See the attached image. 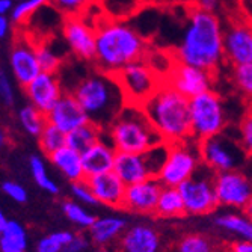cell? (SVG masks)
I'll use <instances>...</instances> for the list:
<instances>
[{
	"instance_id": "1",
	"label": "cell",
	"mask_w": 252,
	"mask_h": 252,
	"mask_svg": "<svg viewBox=\"0 0 252 252\" xmlns=\"http://www.w3.org/2000/svg\"><path fill=\"white\" fill-rule=\"evenodd\" d=\"M171 53L178 62L216 73L225 62L223 26L219 17L190 5L188 26Z\"/></svg>"
},
{
	"instance_id": "2",
	"label": "cell",
	"mask_w": 252,
	"mask_h": 252,
	"mask_svg": "<svg viewBox=\"0 0 252 252\" xmlns=\"http://www.w3.org/2000/svg\"><path fill=\"white\" fill-rule=\"evenodd\" d=\"M97 31V70L115 76L120 70L134 61L145 59L150 53L147 39L128 23L103 17L95 25Z\"/></svg>"
},
{
	"instance_id": "3",
	"label": "cell",
	"mask_w": 252,
	"mask_h": 252,
	"mask_svg": "<svg viewBox=\"0 0 252 252\" xmlns=\"http://www.w3.org/2000/svg\"><path fill=\"white\" fill-rule=\"evenodd\" d=\"M142 109L165 144H175L192 137L189 98L166 82L142 104Z\"/></svg>"
},
{
	"instance_id": "4",
	"label": "cell",
	"mask_w": 252,
	"mask_h": 252,
	"mask_svg": "<svg viewBox=\"0 0 252 252\" xmlns=\"http://www.w3.org/2000/svg\"><path fill=\"white\" fill-rule=\"evenodd\" d=\"M70 93L77 98L89 121L98 124L104 130L115 121L127 104L115 76L100 70L83 77Z\"/></svg>"
},
{
	"instance_id": "5",
	"label": "cell",
	"mask_w": 252,
	"mask_h": 252,
	"mask_svg": "<svg viewBox=\"0 0 252 252\" xmlns=\"http://www.w3.org/2000/svg\"><path fill=\"white\" fill-rule=\"evenodd\" d=\"M106 136L118 153H145L165 144L142 106L126 104L107 128Z\"/></svg>"
},
{
	"instance_id": "6",
	"label": "cell",
	"mask_w": 252,
	"mask_h": 252,
	"mask_svg": "<svg viewBox=\"0 0 252 252\" xmlns=\"http://www.w3.org/2000/svg\"><path fill=\"white\" fill-rule=\"evenodd\" d=\"M202 165L201 144L193 137L168 144L166 160L157 178L163 186L180 188L183 183L192 178Z\"/></svg>"
},
{
	"instance_id": "7",
	"label": "cell",
	"mask_w": 252,
	"mask_h": 252,
	"mask_svg": "<svg viewBox=\"0 0 252 252\" xmlns=\"http://www.w3.org/2000/svg\"><path fill=\"white\" fill-rule=\"evenodd\" d=\"M192 137L202 142L209 137L223 133L228 121L222 98L215 91H205L189 98Z\"/></svg>"
},
{
	"instance_id": "8",
	"label": "cell",
	"mask_w": 252,
	"mask_h": 252,
	"mask_svg": "<svg viewBox=\"0 0 252 252\" xmlns=\"http://www.w3.org/2000/svg\"><path fill=\"white\" fill-rule=\"evenodd\" d=\"M127 104L142 106L163 83V77L150 65L147 59L134 61L115 74Z\"/></svg>"
},
{
	"instance_id": "9",
	"label": "cell",
	"mask_w": 252,
	"mask_h": 252,
	"mask_svg": "<svg viewBox=\"0 0 252 252\" xmlns=\"http://www.w3.org/2000/svg\"><path fill=\"white\" fill-rule=\"evenodd\" d=\"M168 154V144H162L145 153H117L115 172L126 185H134L154 178L162 169Z\"/></svg>"
},
{
	"instance_id": "10",
	"label": "cell",
	"mask_w": 252,
	"mask_h": 252,
	"mask_svg": "<svg viewBox=\"0 0 252 252\" xmlns=\"http://www.w3.org/2000/svg\"><path fill=\"white\" fill-rule=\"evenodd\" d=\"M215 177L216 172L202 165L192 178L185 181L178 188L183 201H185L186 215L205 216L215 212V209L219 205L215 189Z\"/></svg>"
},
{
	"instance_id": "11",
	"label": "cell",
	"mask_w": 252,
	"mask_h": 252,
	"mask_svg": "<svg viewBox=\"0 0 252 252\" xmlns=\"http://www.w3.org/2000/svg\"><path fill=\"white\" fill-rule=\"evenodd\" d=\"M201 144L202 163L213 172H226L239 169L248 154L242 148L239 139L234 141L225 133L209 137Z\"/></svg>"
},
{
	"instance_id": "12",
	"label": "cell",
	"mask_w": 252,
	"mask_h": 252,
	"mask_svg": "<svg viewBox=\"0 0 252 252\" xmlns=\"http://www.w3.org/2000/svg\"><path fill=\"white\" fill-rule=\"evenodd\" d=\"M223 49L230 66L252 63V23L240 11L223 28Z\"/></svg>"
},
{
	"instance_id": "13",
	"label": "cell",
	"mask_w": 252,
	"mask_h": 252,
	"mask_svg": "<svg viewBox=\"0 0 252 252\" xmlns=\"http://www.w3.org/2000/svg\"><path fill=\"white\" fill-rule=\"evenodd\" d=\"M163 82L177 89L180 94L192 98L205 91H212L215 85V73L204 68L174 61L169 71L165 74Z\"/></svg>"
},
{
	"instance_id": "14",
	"label": "cell",
	"mask_w": 252,
	"mask_h": 252,
	"mask_svg": "<svg viewBox=\"0 0 252 252\" xmlns=\"http://www.w3.org/2000/svg\"><path fill=\"white\" fill-rule=\"evenodd\" d=\"M215 189L219 205L245 210L252 198V180L240 169L218 172L215 177Z\"/></svg>"
},
{
	"instance_id": "15",
	"label": "cell",
	"mask_w": 252,
	"mask_h": 252,
	"mask_svg": "<svg viewBox=\"0 0 252 252\" xmlns=\"http://www.w3.org/2000/svg\"><path fill=\"white\" fill-rule=\"evenodd\" d=\"M62 33L70 52L82 61H95L97 31L82 15L65 17Z\"/></svg>"
},
{
	"instance_id": "16",
	"label": "cell",
	"mask_w": 252,
	"mask_h": 252,
	"mask_svg": "<svg viewBox=\"0 0 252 252\" xmlns=\"http://www.w3.org/2000/svg\"><path fill=\"white\" fill-rule=\"evenodd\" d=\"M9 66L14 79L21 88L42 73L36 55V42L26 36L15 38L9 50Z\"/></svg>"
},
{
	"instance_id": "17",
	"label": "cell",
	"mask_w": 252,
	"mask_h": 252,
	"mask_svg": "<svg viewBox=\"0 0 252 252\" xmlns=\"http://www.w3.org/2000/svg\"><path fill=\"white\" fill-rule=\"evenodd\" d=\"M162 190L163 185L158 181L157 177L128 185L121 209L137 215H154Z\"/></svg>"
},
{
	"instance_id": "18",
	"label": "cell",
	"mask_w": 252,
	"mask_h": 252,
	"mask_svg": "<svg viewBox=\"0 0 252 252\" xmlns=\"http://www.w3.org/2000/svg\"><path fill=\"white\" fill-rule=\"evenodd\" d=\"M31 104L44 112L45 115L53 109L59 98L65 94L56 73H39L29 85L23 88Z\"/></svg>"
},
{
	"instance_id": "19",
	"label": "cell",
	"mask_w": 252,
	"mask_h": 252,
	"mask_svg": "<svg viewBox=\"0 0 252 252\" xmlns=\"http://www.w3.org/2000/svg\"><path fill=\"white\" fill-rule=\"evenodd\" d=\"M47 121L68 134L86 124L89 118L73 93L65 91V94L47 113Z\"/></svg>"
},
{
	"instance_id": "20",
	"label": "cell",
	"mask_w": 252,
	"mask_h": 252,
	"mask_svg": "<svg viewBox=\"0 0 252 252\" xmlns=\"http://www.w3.org/2000/svg\"><path fill=\"white\" fill-rule=\"evenodd\" d=\"M86 181L91 189H93L98 204L115 209L123 207L127 185L113 171L88 177Z\"/></svg>"
},
{
	"instance_id": "21",
	"label": "cell",
	"mask_w": 252,
	"mask_h": 252,
	"mask_svg": "<svg viewBox=\"0 0 252 252\" xmlns=\"http://www.w3.org/2000/svg\"><path fill=\"white\" fill-rule=\"evenodd\" d=\"M121 252H160L162 240L154 226L148 223H134L118 240Z\"/></svg>"
},
{
	"instance_id": "22",
	"label": "cell",
	"mask_w": 252,
	"mask_h": 252,
	"mask_svg": "<svg viewBox=\"0 0 252 252\" xmlns=\"http://www.w3.org/2000/svg\"><path fill=\"white\" fill-rule=\"evenodd\" d=\"M117 150L110 144L107 136H104L100 142H97L94 147H91L85 153H82L85 175L93 177L98 174H104L109 171H113L117 158Z\"/></svg>"
},
{
	"instance_id": "23",
	"label": "cell",
	"mask_w": 252,
	"mask_h": 252,
	"mask_svg": "<svg viewBox=\"0 0 252 252\" xmlns=\"http://www.w3.org/2000/svg\"><path fill=\"white\" fill-rule=\"evenodd\" d=\"M127 230V220L118 216H103L97 218L93 226L89 228V239L94 245L109 246L115 240H120L123 233Z\"/></svg>"
},
{
	"instance_id": "24",
	"label": "cell",
	"mask_w": 252,
	"mask_h": 252,
	"mask_svg": "<svg viewBox=\"0 0 252 252\" xmlns=\"http://www.w3.org/2000/svg\"><path fill=\"white\" fill-rule=\"evenodd\" d=\"M49 160L52 165L71 183L85 180V168H83V160H82V153L76 151L71 147H62L52 156H49Z\"/></svg>"
},
{
	"instance_id": "25",
	"label": "cell",
	"mask_w": 252,
	"mask_h": 252,
	"mask_svg": "<svg viewBox=\"0 0 252 252\" xmlns=\"http://www.w3.org/2000/svg\"><path fill=\"white\" fill-rule=\"evenodd\" d=\"M215 223L219 230L225 233H230L242 240L252 242V218H249L246 213H222L216 216Z\"/></svg>"
},
{
	"instance_id": "26",
	"label": "cell",
	"mask_w": 252,
	"mask_h": 252,
	"mask_svg": "<svg viewBox=\"0 0 252 252\" xmlns=\"http://www.w3.org/2000/svg\"><path fill=\"white\" fill-rule=\"evenodd\" d=\"M106 136V130L98 124L88 121L82 127L76 128L74 131L66 134V145L74 148L79 153H85L91 147H94Z\"/></svg>"
},
{
	"instance_id": "27",
	"label": "cell",
	"mask_w": 252,
	"mask_h": 252,
	"mask_svg": "<svg viewBox=\"0 0 252 252\" xmlns=\"http://www.w3.org/2000/svg\"><path fill=\"white\" fill-rule=\"evenodd\" d=\"M154 215L162 219H175V218H181L186 215L185 201H183V196L178 188L163 186V190L160 193Z\"/></svg>"
},
{
	"instance_id": "28",
	"label": "cell",
	"mask_w": 252,
	"mask_h": 252,
	"mask_svg": "<svg viewBox=\"0 0 252 252\" xmlns=\"http://www.w3.org/2000/svg\"><path fill=\"white\" fill-rule=\"evenodd\" d=\"M0 249L2 252H26L28 233L20 222L9 219L8 225L0 230Z\"/></svg>"
},
{
	"instance_id": "29",
	"label": "cell",
	"mask_w": 252,
	"mask_h": 252,
	"mask_svg": "<svg viewBox=\"0 0 252 252\" xmlns=\"http://www.w3.org/2000/svg\"><path fill=\"white\" fill-rule=\"evenodd\" d=\"M17 118H18L21 127L25 128V131L33 137H39V134L42 133L45 126L49 124L47 115L31 103L18 109Z\"/></svg>"
},
{
	"instance_id": "30",
	"label": "cell",
	"mask_w": 252,
	"mask_h": 252,
	"mask_svg": "<svg viewBox=\"0 0 252 252\" xmlns=\"http://www.w3.org/2000/svg\"><path fill=\"white\" fill-rule=\"evenodd\" d=\"M29 169H31V174L33 177L35 183L42 190L49 192L50 195H58L59 193V186L49 175V171H47V168H45L44 160L39 156L33 154V156L29 157Z\"/></svg>"
},
{
	"instance_id": "31",
	"label": "cell",
	"mask_w": 252,
	"mask_h": 252,
	"mask_svg": "<svg viewBox=\"0 0 252 252\" xmlns=\"http://www.w3.org/2000/svg\"><path fill=\"white\" fill-rule=\"evenodd\" d=\"M62 212L68 220L73 222L74 225H77L79 228H85V230H89L97 219L89 210L85 209L83 204L76 202V201H70V199H65L62 202Z\"/></svg>"
},
{
	"instance_id": "32",
	"label": "cell",
	"mask_w": 252,
	"mask_h": 252,
	"mask_svg": "<svg viewBox=\"0 0 252 252\" xmlns=\"http://www.w3.org/2000/svg\"><path fill=\"white\" fill-rule=\"evenodd\" d=\"M38 141H39L41 151L49 157L66 145V133H63L62 130H59L58 127L49 123L42 130V133L39 134Z\"/></svg>"
},
{
	"instance_id": "33",
	"label": "cell",
	"mask_w": 252,
	"mask_h": 252,
	"mask_svg": "<svg viewBox=\"0 0 252 252\" xmlns=\"http://www.w3.org/2000/svg\"><path fill=\"white\" fill-rule=\"evenodd\" d=\"M231 80L236 89L252 104V63L231 66Z\"/></svg>"
},
{
	"instance_id": "34",
	"label": "cell",
	"mask_w": 252,
	"mask_h": 252,
	"mask_svg": "<svg viewBox=\"0 0 252 252\" xmlns=\"http://www.w3.org/2000/svg\"><path fill=\"white\" fill-rule=\"evenodd\" d=\"M74 233L71 231H58L39 239L36 245V252H63L65 248L74 239Z\"/></svg>"
},
{
	"instance_id": "35",
	"label": "cell",
	"mask_w": 252,
	"mask_h": 252,
	"mask_svg": "<svg viewBox=\"0 0 252 252\" xmlns=\"http://www.w3.org/2000/svg\"><path fill=\"white\" fill-rule=\"evenodd\" d=\"M177 252H216V246L207 236L192 233L180 239Z\"/></svg>"
},
{
	"instance_id": "36",
	"label": "cell",
	"mask_w": 252,
	"mask_h": 252,
	"mask_svg": "<svg viewBox=\"0 0 252 252\" xmlns=\"http://www.w3.org/2000/svg\"><path fill=\"white\" fill-rule=\"evenodd\" d=\"M49 3H53V0H20L11 12V20L15 25H23V23H26V20L32 17L39 8Z\"/></svg>"
},
{
	"instance_id": "37",
	"label": "cell",
	"mask_w": 252,
	"mask_h": 252,
	"mask_svg": "<svg viewBox=\"0 0 252 252\" xmlns=\"http://www.w3.org/2000/svg\"><path fill=\"white\" fill-rule=\"evenodd\" d=\"M36 55H38L39 66L42 71H45V73H58L59 71L62 59L45 42H36Z\"/></svg>"
},
{
	"instance_id": "38",
	"label": "cell",
	"mask_w": 252,
	"mask_h": 252,
	"mask_svg": "<svg viewBox=\"0 0 252 252\" xmlns=\"http://www.w3.org/2000/svg\"><path fill=\"white\" fill-rule=\"evenodd\" d=\"M239 142L248 156H252V109L246 112L239 124Z\"/></svg>"
},
{
	"instance_id": "39",
	"label": "cell",
	"mask_w": 252,
	"mask_h": 252,
	"mask_svg": "<svg viewBox=\"0 0 252 252\" xmlns=\"http://www.w3.org/2000/svg\"><path fill=\"white\" fill-rule=\"evenodd\" d=\"M71 193L77 199V202H80L83 205H95V204H98L97 198L94 196L93 189H91V186L88 185L86 178L71 183Z\"/></svg>"
},
{
	"instance_id": "40",
	"label": "cell",
	"mask_w": 252,
	"mask_h": 252,
	"mask_svg": "<svg viewBox=\"0 0 252 252\" xmlns=\"http://www.w3.org/2000/svg\"><path fill=\"white\" fill-rule=\"evenodd\" d=\"M89 3L91 0H53V5L61 14H63V17L82 15Z\"/></svg>"
},
{
	"instance_id": "41",
	"label": "cell",
	"mask_w": 252,
	"mask_h": 252,
	"mask_svg": "<svg viewBox=\"0 0 252 252\" xmlns=\"http://www.w3.org/2000/svg\"><path fill=\"white\" fill-rule=\"evenodd\" d=\"M2 190L6 196H9L12 201L15 202H26L28 201V190L23 188L21 185H18V183L15 181H11V180H6L2 183Z\"/></svg>"
},
{
	"instance_id": "42",
	"label": "cell",
	"mask_w": 252,
	"mask_h": 252,
	"mask_svg": "<svg viewBox=\"0 0 252 252\" xmlns=\"http://www.w3.org/2000/svg\"><path fill=\"white\" fill-rule=\"evenodd\" d=\"M0 98H2V101L6 107H12L15 103L14 86H12L8 74L3 70H2V73H0Z\"/></svg>"
},
{
	"instance_id": "43",
	"label": "cell",
	"mask_w": 252,
	"mask_h": 252,
	"mask_svg": "<svg viewBox=\"0 0 252 252\" xmlns=\"http://www.w3.org/2000/svg\"><path fill=\"white\" fill-rule=\"evenodd\" d=\"M220 2L222 0H192L190 5L204 11V12L216 14L220 8Z\"/></svg>"
},
{
	"instance_id": "44",
	"label": "cell",
	"mask_w": 252,
	"mask_h": 252,
	"mask_svg": "<svg viewBox=\"0 0 252 252\" xmlns=\"http://www.w3.org/2000/svg\"><path fill=\"white\" fill-rule=\"evenodd\" d=\"M88 248V240L83 236H74L73 242L65 248L63 252H83Z\"/></svg>"
},
{
	"instance_id": "45",
	"label": "cell",
	"mask_w": 252,
	"mask_h": 252,
	"mask_svg": "<svg viewBox=\"0 0 252 252\" xmlns=\"http://www.w3.org/2000/svg\"><path fill=\"white\" fill-rule=\"evenodd\" d=\"M226 252H252V242L237 239L228 245Z\"/></svg>"
},
{
	"instance_id": "46",
	"label": "cell",
	"mask_w": 252,
	"mask_h": 252,
	"mask_svg": "<svg viewBox=\"0 0 252 252\" xmlns=\"http://www.w3.org/2000/svg\"><path fill=\"white\" fill-rule=\"evenodd\" d=\"M11 26H12V20L11 17H6V15H0V38L5 39L11 31Z\"/></svg>"
},
{
	"instance_id": "47",
	"label": "cell",
	"mask_w": 252,
	"mask_h": 252,
	"mask_svg": "<svg viewBox=\"0 0 252 252\" xmlns=\"http://www.w3.org/2000/svg\"><path fill=\"white\" fill-rule=\"evenodd\" d=\"M240 12L252 23V0H239Z\"/></svg>"
},
{
	"instance_id": "48",
	"label": "cell",
	"mask_w": 252,
	"mask_h": 252,
	"mask_svg": "<svg viewBox=\"0 0 252 252\" xmlns=\"http://www.w3.org/2000/svg\"><path fill=\"white\" fill-rule=\"evenodd\" d=\"M14 0H0V15H6L14 9Z\"/></svg>"
},
{
	"instance_id": "49",
	"label": "cell",
	"mask_w": 252,
	"mask_h": 252,
	"mask_svg": "<svg viewBox=\"0 0 252 252\" xmlns=\"http://www.w3.org/2000/svg\"><path fill=\"white\" fill-rule=\"evenodd\" d=\"M249 218H252V198H251V201L248 202V205H246V207H245V210H243Z\"/></svg>"
},
{
	"instance_id": "50",
	"label": "cell",
	"mask_w": 252,
	"mask_h": 252,
	"mask_svg": "<svg viewBox=\"0 0 252 252\" xmlns=\"http://www.w3.org/2000/svg\"><path fill=\"white\" fill-rule=\"evenodd\" d=\"M95 252H115L112 248H109V246H100Z\"/></svg>"
},
{
	"instance_id": "51",
	"label": "cell",
	"mask_w": 252,
	"mask_h": 252,
	"mask_svg": "<svg viewBox=\"0 0 252 252\" xmlns=\"http://www.w3.org/2000/svg\"><path fill=\"white\" fill-rule=\"evenodd\" d=\"M14 2H15V0H14Z\"/></svg>"
},
{
	"instance_id": "52",
	"label": "cell",
	"mask_w": 252,
	"mask_h": 252,
	"mask_svg": "<svg viewBox=\"0 0 252 252\" xmlns=\"http://www.w3.org/2000/svg\"><path fill=\"white\" fill-rule=\"evenodd\" d=\"M141 2H142V0H141Z\"/></svg>"
},
{
	"instance_id": "53",
	"label": "cell",
	"mask_w": 252,
	"mask_h": 252,
	"mask_svg": "<svg viewBox=\"0 0 252 252\" xmlns=\"http://www.w3.org/2000/svg\"><path fill=\"white\" fill-rule=\"evenodd\" d=\"M190 2H192V0H190Z\"/></svg>"
}]
</instances>
